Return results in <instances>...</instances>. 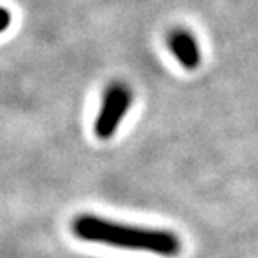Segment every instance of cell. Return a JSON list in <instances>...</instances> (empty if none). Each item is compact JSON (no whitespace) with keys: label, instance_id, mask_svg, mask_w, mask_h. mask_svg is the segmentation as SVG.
Instances as JSON below:
<instances>
[{"label":"cell","instance_id":"1","mask_svg":"<svg viewBox=\"0 0 258 258\" xmlns=\"http://www.w3.org/2000/svg\"><path fill=\"white\" fill-rule=\"evenodd\" d=\"M72 233L85 242H95L120 249L145 251L165 258L177 256L183 247L181 238L174 231L124 224L92 214H81L74 219Z\"/></svg>","mask_w":258,"mask_h":258},{"label":"cell","instance_id":"2","mask_svg":"<svg viewBox=\"0 0 258 258\" xmlns=\"http://www.w3.org/2000/svg\"><path fill=\"white\" fill-rule=\"evenodd\" d=\"M133 104V90L122 81H115L106 88L101 101V109L93 122V133L99 140L106 142L117 135L118 125Z\"/></svg>","mask_w":258,"mask_h":258},{"label":"cell","instance_id":"3","mask_svg":"<svg viewBox=\"0 0 258 258\" xmlns=\"http://www.w3.org/2000/svg\"><path fill=\"white\" fill-rule=\"evenodd\" d=\"M167 47L185 70L194 72V70L199 69V64L203 61L201 48H199L196 36L190 31H186V29L170 31L169 36H167Z\"/></svg>","mask_w":258,"mask_h":258},{"label":"cell","instance_id":"4","mask_svg":"<svg viewBox=\"0 0 258 258\" xmlns=\"http://www.w3.org/2000/svg\"><path fill=\"white\" fill-rule=\"evenodd\" d=\"M13 22V16L11 13H9V9L2 8L0 6V32H6L9 29V25H11Z\"/></svg>","mask_w":258,"mask_h":258}]
</instances>
